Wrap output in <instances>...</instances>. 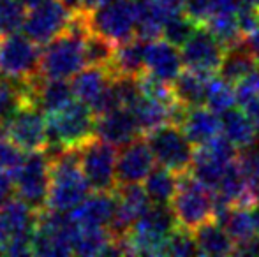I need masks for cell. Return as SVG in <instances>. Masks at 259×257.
Here are the masks:
<instances>
[{"mask_svg": "<svg viewBox=\"0 0 259 257\" xmlns=\"http://www.w3.org/2000/svg\"><path fill=\"white\" fill-rule=\"evenodd\" d=\"M94 132L97 137L108 141L115 148L123 146L134 137L141 136L129 108H115L108 113L97 115Z\"/></svg>", "mask_w": 259, "mask_h": 257, "instance_id": "44dd1931", "label": "cell"}, {"mask_svg": "<svg viewBox=\"0 0 259 257\" xmlns=\"http://www.w3.org/2000/svg\"><path fill=\"white\" fill-rule=\"evenodd\" d=\"M115 53V44L103 35L89 32L83 41V55H85L87 65H103L108 67Z\"/></svg>", "mask_w": 259, "mask_h": 257, "instance_id": "74e56055", "label": "cell"}, {"mask_svg": "<svg viewBox=\"0 0 259 257\" xmlns=\"http://www.w3.org/2000/svg\"><path fill=\"white\" fill-rule=\"evenodd\" d=\"M109 2H120V0H85V13H89L94 7L103 6V4H109Z\"/></svg>", "mask_w": 259, "mask_h": 257, "instance_id": "c3c4849f", "label": "cell"}, {"mask_svg": "<svg viewBox=\"0 0 259 257\" xmlns=\"http://www.w3.org/2000/svg\"><path fill=\"white\" fill-rule=\"evenodd\" d=\"M221 132H224V136L238 150L254 146L259 137L257 125L242 110H235V108L221 115Z\"/></svg>", "mask_w": 259, "mask_h": 257, "instance_id": "4316f807", "label": "cell"}, {"mask_svg": "<svg viewBox=\"0 0 259 257\" xmlns=\"http://www.w3.org/2000/svg\"><path fill=\"white\" fill-rule=\"evenodd\" d=\"M155 166V159L148 148L145 137H134L127 144L120 146L115 161L116 185L141 183Z\"/></svg>", "mask_w": 259, "mask_h": 257, "instance_id": "ac0fdd59", "label": "cell"}, {"mask_svg": "<svg viewBox=\"0 0 259 257\" xmlns=\"http://www.w3.org/2000/svg\"><path fill=\"white\" fill-rule=\"evenodd\" d=\"M85 14L74 13L67 28L45 44L39 55L37 74L42 78L71 79L79 69L85 67L83 41L89 34Z\"/></svg>", "mask_w": 259, "mask_h": 257, "instance_id": "6da1fadb", "label": "cell"}, {"mask_svg": "<svg viewBox=\"0 0 259 257\" xmlns=\"http://www.w3.org/2000/svg\"><path fill=\"white\" fill-rule=\"evenodd\" d=\"M236 21H238L240 34L243 37H249L259 27V6L249 0H242L238 11H236Z\"/></svg>", "mask_w": 259, "mask_h": 257, "instance_id": "ee69618b", "label": "cell"}, {"mask_svg": "<svg viewBox=\"0 0 259 257\" xmlns=\"http://www.w3.org/2000/svg\"><path fill=\"white\" fill-rule=\"evenodd\" d=\"M205 27L211 35L222 44V48L233 46L243 39L240 34L238 21H236V13H213L208 16L205 21Z\"/></svg>", "mask_w": 259, "mask_h": 257, "instance_id": "d590c367", "label": "cell"}, {"mask_svg": "<svg viewBox=\"0 0 259 257\" xmlns=\"http://www.w3.org/2000/svg\"><path fill=\"white\" fill-rule=\"evenodd\" d=\"M143 182V189L152 204H169L177 187V175L173 171L164 166H154Z\"/></svg>", "mask_w": 259, "mask_h": 257, "instance_id": "1f68e13d", "label": "cell"}, {"mask_svg": "<svg viewBox=\"0 0 259 257\" xmlns=\"http://www.w3.org/2000/svg\"><path fill=\"white\" fill-rule=\"evenodd\" d=\"M25 13L21 0H0V35L20 30Z\"/></svg>", "mask_w": 259, "mask_h": 257, "instance_id": "ab89813d", "label": "cell"}, {"mask_svg": "<svg viewBox=\"0 0 259 257\" xmlns=\"http://www.w3.org/2000/svg\"><path fill=\"white\" fill-rule=\"evenodd\" d=\"M194 241L199 255H231L235 254V241L226 229L215 220H206L194 231Z\"/></svg>", "mask_w": 259, "mask_h": 257, "instance_id": "83f0119b", "label": "cell"}, {"mask_svg": "<svg viewBox=\"0 0 259 257\" xmlns=\"http://www.w3.org/2000/svg\"><path fill=\"white\" fill-rule=\"evenodd\" d=\"M238 159L243 173H245L250 192H252L256 202H259V150L254 146L243 148L242 151H238Z\"/></svg>", "mask_w": 259, "mask_h": 257, "instance_id": "b9f144b4", "label": "cell"}, {"mask_svg": "<svg viewBox=\"0 0 259 257\" xmlns=\"http://www.w3.org/2000/svg\"><path fill=\"white\" fill-rule=\"evenodd\" d=\"M211 202H213V192L191 171L177 175V187L169 201V208L178 226L194 231L206 220H213Z\"/></svg>", "mask_w": 259, "mask_h": 257, "instance_id": "5b68a950", "label": "cell"}, {"mask_svg": "<svg viewBox=\"0 0 259 257\" xmlns=\"http://www.w3.org/2000/svg\"><path fill=\"white\" fill-rule=\"evenodd\" d=\"M23 100L20 92V86L13 79H7L0 76V127L11 115V111Z\"/></svg>", "mask_w": 259, "mask_h": 257, "instance_id": "7bdbcfd3", "label": "cell"}, {"mask_svg": "<svg viewBox=\"0 0 259 257\" xmlns=\"http://www.w3.org/2000/svg\"><path fill=\"white\" fill-rule=\"evenodd\" d=\"M25 155L18 146H14L9 139L0 136V176L4 178H13L20 169Z\"/></svg>", "mask_w": 259, "mask_h": 257, "instance_id": "60d3db41", "label": "cell"}, {"mask_svg": "<svg viewBox=\"0 0 259 257\" xmlns=\"http://www.w3.org/2000/svg\"><path fill=\"white\" fill-rule=\"evenodd\" d=\"M254 212H252V217H254V227H256V234L259 236V208L254 206Z\"/></svg>", "mask_w": 259, "mask_h": 257, "instance_id": "f907efd6", "label": "cell"}, {"mask_svg": "<svg viewBox=\"0 0 259 257\" xmlns=\"http://www.w3.org/2000/svg\"><path fill=\"white\" fill-rule=\"evenodd\" d=\"M221 226L226 229L229 238L235 241V247L256 236L252 208H247V206H231L222 219Z\"/></svg>", "mask_w": 259, "mask_h": 257, "instance_id": "d6a6232c", "label": "cell"}, {"mask_svg": "<svg viewBox=\"0 0 259 257\" xmlns=\"http://www.w3.org/2000/svg\"><path fill=\"white\" fill-rule=\"evenodd\" d=\"M210 76L211 74H205V72H198L185 67V71H180L177 78L171 81V90H173L175 99L187 108L203 106L205 104L206 83Z\"/></svg>", "mask_w": 259, "mask_h": 257, "instance_id": "f1b7e54d", "label": "cell"}, {"mask_svg": "<svg viewBox=\"0 0 259 257\" xmlns=\"http://www.w3.org/2000/svg\"><path fill=\"white\" fill-rule=\"evenodd\" d=\"M92 189L83 176L76 148L58 150L50 157V187L46 208L55 212H71Z\"/></svg>", "mask_w": 259, "mask_h": 257, "instance_id": "7a4b0ae2", "label": "cell"}, {"mask_svg": "<svg viewBox=\"0 0 259 257\" xmlns=\"http://www.w3.org/2000/svg\"><path fill=\"white\" fill-rule=\"evenodd\" d=\"M46 134H48V148L65 150V148H78L81 143L96 136V117L79 100L72 99L60 110L45 115Z\"/></svg>", "mask_w": 259, "mask_h": 257, "instance_id": "277c9868", "label": "cell"}, {"mask_svg": "<svg viewBox=\"0 0 259 257\" xmlns=\"http://www.w3.org/2000/svg\"><path fill=\"white\" fill-rule=\"evenodd\" d=\"M180 129L189 139V143L196 148L213 139L217 134H221V118L217 113L208 110L205 104L187 108Z\"/></svg>", "mask_w": 259, "mask_h": 257, "instance_id": "cb8c5ba5", "label": "cell"}, {"mask_svg": "<svg viewBox=\"0 0 259 257\" xmlns=\"http://www.w3.org/2000/svg\"><path fill=\"white\" fill-rule=\"evenodd\" d=\"M113 194H115V210L108 231L113 241H118L125 236L131 226L150 208L152 202L140 183L116 185Z\"/></svg>", "mask_w": 259, "mask_h": 257, "instance_id": "2e32d148", "label": "cell"}, {"mask_svg": "<svg viewBox=\"0 0 259 257\" xmlns=\"http://www.w3.org/2000/svg\"><path fill=\"white\" fill-rule=\"evenodd\" d=\"M143 137L159 166L167 168L175 175L191 171L194 146L178 125L162 124L143 134Z\"/></svg>", "mask_w": 259, "mask_h": 257, "instance_id": "9c48e42d", "label": "cell"}, {"mask_svg": "<svg viewBox=\"0 0 259 257\" xmlns=\"http://www.w3.org/2000/svg\"><path fill=\"white\" fill-rule=\"evenodd\" d=\"M175 227L177 220L169 204H150L116 243L129 255H166L167 236Z\"/></svg>", "mask_w": 259, "mask_h": 257, "instance_id": "3957f363", "label": "cell"}, {"mask_svg": "<svg viewBox=\"0 0 259 257\" xmlns=\"http://www.w3.org/2000/svg\"><path fill=\"white\" fill-rule=\"evenodd\" d=\"M182 57L178 48L171 46L162 37L147 41L145 46V72L171 83L182 71Z\"/></svg>", "mask_w": 259, "mask_h": 257, "instance_id": "7402d4cb", "label": "cell"}, {"mask_svg": "<svg viewBox=\"0 0 259 257\" xmlns=\"http://www.w3.org/2000/svg\"><path fill=\"white\" fill-rule=\"evenodd\" d=\"M85 14L89 30L103 35L113 44L127 41L136 35V7L134 0L109 2L90 9Z\"/></svg>", "mask_w": 259, "mask_h": 257, "instance_id": "30bf717a", "label": "cell"}, {"mask_svg": "<svg viewBox=\"0 0 259 257\" xmlns=\"http://www.w3.org/2000/svg\"><path fill=\"white\" fill-rule=\"evenodd\" d=\"M37 212L18 197L0 204V254H32V231Z\"/></svg>", "mask_w": 259, "mask_h": 257, "instance_id": "8992f818", "label": "cell"}, {"mask_svg": "<svg viewBox=\"0 0 259 257\" xmlns=\"http://www.w3.org/2000/svg\"><path fill=\"white\" fill-rule=\"evenodd\" d=\"M111 71L109 67L103 65H85L79 69L71 79V92L76 100L83 102L85 106L90 108V111H96L101 100L104 99L106 92H108L109 81H111Z\"/></svg>", "mask_w": 259, "mask_h": 257, "instance_id": "d6986e66", "label": "cell"}, {"mask_svg": "<svg viewBox=\"0 0 259 257\" xmlns=\"http://www.w3.org/2000/svg\"><path fill=\"white\" fill-rule=\"evenodd\" d=\"M113 210H115L113 190H94L67 213L76 227H106L108 229Z\"/></svg>", "mask_w": 259, "mask_h": 257, "instance_id": "ffe728a7", "label": "cell"}, {"mask_svg": "<svg viewBox=\"0 0 259 257\" xmlns=\"http://www.w3.org/2000/svg\"><path fill=\"white\" fill-rule=\"evenodd\" d=\"M213 194H217L219 197H222L226 202H229L231 206H247V208H254L257 204L254 199L252 192L249 189L247 183L245 173L240 164V159H233L226 169L222 171L221 178H219L215 189L211 190Z\"/></svg>", "mask_w": 259, "mask_h": 257, "instance_id": "603a6c76", "label": "cell"}, {"mask_svg": "<svg viewBox=\"0 0 259 257\" xmlns=\"http://www.w3.org/2000/svg\"><path fill=\"white\" fill-rule=\"evenodd\" d=\"M205 104L208 110L213 113L222 115L224 111L235 108L236 97H235V85L226 81L219 74H211L206 83V93H205Z\"/></svg>", "mask_w": 259, "mask_h": 257, "instance_id": "e575fe53", "label": "cell"}, {"mask_svg": "<svg viewBox=\"0 0 259 257\" xmlns=\"http://www.w3.org/2000/svg\"><path fill=\"white\" fill-rule=\"evenodd\" d=\"M236 157H238V148L226 136L217 134L208 143L196 146L194 155H192L191 173L199 182L205 183L208 189L213 190L226 166Z\"/></svg>", "mask_w": 259, "mask_h": 257, "instance_id": "9a60e30c", "label": "cell"}, {"mask_svg": "<svg viewBox=\"0 0 259 257\" xmlns=\"http://www.w3.org/2000/svg\"><path fill=\"white\" fill-rule=\"evenodd\" d=\"M235 97L240 110L257 125L259 129V71L249 72L245 78L235 83Z\"/></svg>", "mask_w": 259, "mask_h": 257, "instance_id": "836d02e7", "label": "cell"}, {"mask_svg": "<svg viewBox=\"0 0 259 257\" xmlns=\"http://www.w3.org/2000/svg\"><path fill=\"white\" fill-rule=\"evenodd\" d=\"M72 13L60 0H46L27 9L20 30L37 46H45L67 28Z\"/></svg>", "mask_w": 259, "mask_h": 257, "instance_id": "5bb4252c", "label": "cell"}, {"mask_svg": "<svg viewBox=\"0 0 259 257\" xmlns=\"http://www.w3.org/2000/svg\"><path fill=\"white\" fill-rule=\"evenodd\" d=\"M41 46L16 30L0 35V76L13 81H25L37 74Z\"/></svg>", "mask_w": 259, "mask_h": 257, "instance_id": "7c38bea8", "label": "cell"}, {"mask_svg": "<svg viewBox=\"0 0 259 257\" xmlns=\"http://www.w3.org/2000/svg\"><path fill=\"white\" fill-rule=\"evenodd\" d=\"M145 46L147 41L138 35L115 44V53L109 62V71L113 74L140 76L145 71Z\"/></svg>", "mask_w": 259, "mask_h": 257, "instance_id": "484cf974", "label": "cell"}, {"mask_svg": "<svg viewBox=\"0 0 259 257\" xmlns=\"http://www.w3.org/2000/svg\"><path fill=\"white\" fill-rule=\"evenodd\" d=\"M247 44H249L250 52H252L254 57H256L257 69H259V27L252 32V34L249 35V37H247Z\"/></svg>", "mask_w": 259, "mask_h": 257, "instance_id": "7dc6e473", "label": "cell"}, {"mask_svg": "<svg viewBox=\"0 0 259 257\" xmlns=\"http://www.w3.org/2000/svg\"><path fill=\"white\" fill-rule=\"evenodd\" d=\"M74 240V224L67 212L42 208L37 212L32 231V254L71 255Z\"/></svg>", "mask_w": 259, "mask_h": 257, "instance_id": "ba28073f", "label": "cell"}, {"mask_svg": "<svg viewBox=\"0 0 259 257\" xmlns=\"http://www.w3.org/2000/svg\"><path fill=\"white\" fill-rule=\"evenodd\" d=\"M166 255H199L198 247H196L194 234L192 231L185 229V227L178 226L171 231V234L167 236L166 241Z\"/></svg>", "mask_w": 259, "mask_h": 257, "instance_id": "f35d334b", "label": "cell"}, {"mask_svg": "<svg viewBox=\"0 0 259 257\" xmlns=\"http://www.w3.org/2000/svg\"><path fill=\"white\" fill-rule=\"evenodd\" d=\"M113 238L106 227H76L72 240V254L78 255H106Z\"/></svg>", "mask_w": 259, "mask_h": 257, "instance_id": "4dcf8cb0", "label": "cell"}, {"mask_svg": "<svg viewBox=\"0 0 259 257\" xmlns=\"http://www.w3.org/2000/svg\"><path fill=\"white\" fill-rule=\"evenodd\" d=\"M42 2H46V0H21L25 9H32V7L39 6V4H42Z\"/></svg>", "mask_w": 259, "mask_h": 257, "instance_id": "681fc988", "label": "cell"}, {"mask_svg": "<svg viewBox=\"0 0 259 257\" xmlns=\"http://www.w3.org/2000/svg\"><path fill=\"white\" fill-rule=\"evenodd\" d=\"M169 106L171 104L160 102V100L154 99V97L143 95L140 92V95L136 97L133 104L129 106L131 113H133L136 125L140 129L141 134L150 132L152 129L159 127L162 124H167V115H169Z\"/></svg>", "mask_w": 259, "mask_h": 257, "instance_id": "f546056e", "label": "cell"}, {"mask_svg": "<svg viewBox=\"0 0 259 257\" xmlns=\"http://www.w3.org/2000/svg\"><path fill=\"white\" fill-rule=\"evenodd\" d=\"M249 2H252V4H257V6H259V0H249Z\"/></svg>", "mask_w": 259, "mask_h": 257, "instance_id": "816d5d0a", "label": "cell"}, {"mask_svg": "<svg viewBox=\"0 0 259 257\" xmlns=\"http://www.w3.org/2000/svg\"><path fill=\"white\" fill-rule=\"evenodd\" d=\"M14 197L23 201L35 212L46 208L50 187V157L46 150L30 151L14 175Z\"/></svg>", "mask_w": 259, "mask_h": 257, "instance_id": "8fae6325", "label": "cell"}, {"mask_svg": "<svg viewBox=\"0 0 259 257\" xmlns=\"http://www.w3.org/2000/svg\"><path fill=\"white\" fill-rule=\"evenodd\" d=\"M199 25L194 23L187 14L184 13H178V14H173L171 18H167L162 25V30H160V37L164 41H167L171 46L180 49L185 42L189 41L192 34L196 32Z\"/></svg>", "mask_w": 259, "mask_h": 257, "instance_id": "8d00e7d4", "label": "cell"}, {"mask_svg": "<svg viewBox=\"0 0 259 257\" xmlns=\"http://www.w3.org/2000/svg\"><path fill=\"white\" fill-rule=\"evenodd\" d=\"M0 136L9 139L23 153L46 150L48 134L45 115L35 104L21 100L2 124Z\"/></svg>", "mask_w": 259, "mask_h": 257, "instance_id": "52a82bcc", "label": "cell"}, {"mask_svg": "<svg viewBox=\"0 0 259 257\" xmlns=\"http://www.w3.org/2000/svg\"><path fill=\"white\" fill-rule=\"evenodd\" d=\"M78 162L92 190H115L116 148L108 141L92 136L78 148Z\"/></svg>", "mask_w": 259, "mask_h": 257, "instance_id": "4fadbf2b", "label": "cell"}, {"mask_svg": "<svg viewBox=\"0 0 259 257\" xmlns=\"http://www.w3.org/2000/svg\"><path fill=\"white\" fill-rule=\"evenodd\" d=\"M154 4V7L159 11V14L164 18V21L167 18H171L173 14H178L184 11V0H150Z\"/></svg>", "mask_w": 259, "mask_h": 257, "instance_id": "bcb514c9", "label": "cell"}, {"mask_svg": "<svg viewBox=\"0 0 259 257\" xmlns=\"http://www.w3.org/2000/svg\"><path fill=\"white\" fill-rule=\"evenodd\" d=\"M184 14H187L194 23L205 25L211 14V0H184Z\"/></svg>", "mask_w": 259, "mask_h": 257, "instance_id": "f6af8a7d", "label": "cell"}, {"mask_svg": "<svg viewBox=\"0 0 259 257\" xmlns=\"http://www.w3.org/2000/svg\"><path fill=\"white\" fill-rule=\"evenodd\" d=\"M257 62L254 53L250 52L249 44H247V37L240 39L233 46L224 48V55H222L221 65H219L217 74L235 85L242 78H245L249 72L256 71Z\"/></svg>", "mask_w": 259, "mask_h": 257, "instance_id": "d4e9b609", "label": "cell"}, {"mask_svg": "<svg viewBox=\"0 0 259 257\" xmlns=\"http://www.w3.org/2000/svg\"><path fill=\"white\" fill-rule=\"evenodd\" d=\"M180 49L182 64L187 69L205 72V74H217L224 48L208 32L205 25H199Z\"/></svg>", "mask_w": 259, "mask_h": 257, "instance_id": "e0dca14e", "label": "cell"}]
</instances>
